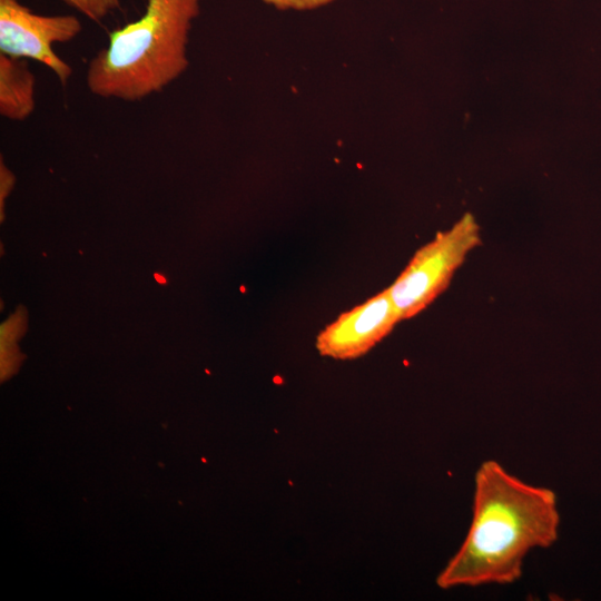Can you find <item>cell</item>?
I'll list each match as a JSON object with an SVG mask.
<instances>
[{
	"label": "cell",
	"mask_w": 601,
	"mask_h": 601,
	"mask_svg": "<svg viewBox=\"0 0 601 601\" xmlns=\"http://www.w3.org/2000/svg\"><path fill=\"white\" fill-rule=\"evenodd\" d=\"M474 481L472 522L436 578L441 589L513 583L526 554L558 539L560 515L551 489L525 483L493 460L480 465Z\"/></svg>",
	"instance_id": "1"
},
{
	"label": "cell",
	"mask_w": 601,
	"mask_h": 601,
	"mask_svg": "<svg viewBox=\"0 0 601 601\" xmlns=\"http://www.w3.org/2000/svg\"><path fill=\"white\" fill-rule=\"evenodd\" d=\"M200 0H147L145 13L114 30L91 59L89 90L102 98L140 100L160 91L188 67L187 42Z\"/></svg>",
	"instance_id": "2"
},
{
	"label": "cell",
	"mask_w": 601,
	"mask_h": 601,
	"mask_svg": "<svg viewBox=\"0 0 601 601\" xmlns=\"http://www.w3.org/2000/svg\"><path fill=\"white\" fill-rule=\"evenodd\" d=\"M481 244V229L472 214H465L450 229L418 248L387 288L401 319L424 311L449 286L466 256Z\"/></svg>",
	"instance_id": "3"
},
{
	"label": "cell",
	"mask_w": 601,
	"mask_h": 601,
	"mask_svg": "<svg viewBox=\"0 0 601 601\" xmlns=\"http://www.w3.org/2000/svg\"><path fill=\"white\" fill-rule=\"evenodd\" d=\"M81 31L75 16H42L18 0H0V51L13 58H30L45 63L66 85L71 67L52 50Z\"/></svg>",
	"instance_id": "4"
},
{
	"label": "cell",
	"mask_w": 601,
	"mask_h": 601,
	"mask_svg": "<svg viewBox=\"0 0 601 601\" xmlns=\"http://www.w3.org/2000/svg\"><path fill=\"white\" fill-rule=\"evenodd\" d=\"M402 321L386 289L342 313L316 337L322 356L353 359L366 354Z\"/></svg>",
	"instance_id": "5"
},
{
	"label": "cell",
	"mask_w": 601,
	"mask_h": 601,
	"mask_svg": "<svg viewBox=\"0 0 601 601\" xmlns=\"http://www.w3.org/2000/svg\"><path fill=\"white\" fill-rule=\"evenodd\" d=\"M35 109V77L24 60L0 55V114L24 120Z\"/></svg>",
	"instance_id": "6"
},
{
	"label": "cell",
	"mask_w": 601,
	"mask_h": 601,
	"mask_svg": "<svg viewBox=\"0 0 601 601\" xmlns=\"http://www.w3.org/2000/svg\"><path fill=\"white\" fill-rule=\"evenodd\" d=\"M93 21H99L118 9L120 0H62Z\"/></svg>",
	"instance_id": "7"
},
{
	"label": "cell",
	"mask_w": 601,
	"mask_h": 601,
	"mask_svg": "<svg viewBox=\"0 0 601 601\" xmlns=\"http://www.w3.org/2000/svg\"><path fill=\"white\" fill-rule=\"evenodd\" d=\"M277 9L309 10L333 2L334 0H263Z\"/></svg>",
	"instance_id": "8"
},
{
	"label": "cell",
	"mask_w": 601,
	"mask_h": 601,
	"mask_svg": "<svg viewBox=\"0 0 601 601\" xmlns=\"http://www.w3.org/2000/svg\"><path fill=\"white\" fill-rule=\"evenodd\" d=\"M13 180L14 179L12 174L6 168L3 164H1V201H3V198L12 188Z\"/></svg>",
	"instance_id": "9"
},
{
	"label": "cell",
	"mask_w": 601,
	"mask_h": 601,
	"mask_svg": "<svg viewBox=\"0 0 601 601\" xmlns=\"http://www.w3.org/2000/svg\"><path fill=\"white\" fill-rule=\"evenodd\" d=\"M155 278L158 280L159 284L166 283V278L162 277L160 274H155Z\"/></svg>",
	"instance_id": "10"
}]
</instances>
